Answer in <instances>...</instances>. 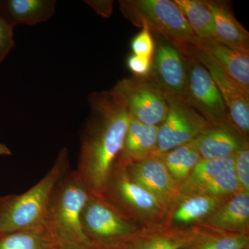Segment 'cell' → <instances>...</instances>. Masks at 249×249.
Here are the masks:
<instances>
[{"label": "cell", "instance_id": "obj_4", "mask_svg": "<svg viewBox=\"0 0 249 249\" xmlns=\"http://www.w3.org/2000/svg\"><path fill=\"white\" fill-rule=\"evenodd\" d=\"M123 16L134 26H145L163 36L177 49L197 42L178 5L170 0H121Z\"/></svg>", "mask_w": 249, "mask_h": 249}, {"label": "cell", "instance_id": "obj_25", "mask_svg": "<svg viewBox=\"0 0 249 249\" xmlns=\"http://www.w3.org/2000/svg\"><path fill=\"white\" fill-rule=\"evenodd\" d=\"M234 156L227 158L199 160L188 178L181 183V194L188 193L193 188L209 181L222 172L233 168Z\"/></svg>", "mask_w": 249, "mask_h": 249}, {"label": "cell", "instance_id": "obj_2", "mask_svg": "<svg viewBox=\"0 0 249 249\" xmlns=\"http://www.w3.org/2000/svg\"><path fill=\"white\" fill-rule=\"evenodd\" d=\"M89 196L76 170L70 168L59 180L44 219L58 249H78L91 243L82 224V213Z\"/></svg>", "mask_w": 249, "mask_h": 249}, {"label": "cell", "instance_id": "obj_13", "mask_svg": "<svg viewBox=\"0 0 249 249\" xmlns=\"http://www.w3.org/2000/svg\"><path fill=\"white\" fill-rule=\"evenodd\" d=\"M229 197L181 194L168 209L164 226L184 229L201 225Z\"/></svg>", "mask_w": 249, "mask_h": 249}, {"label": "cell", "instance_id": "obj_17", "mask_svg": "<svg viewBox=\"0 0 249 249\" xmlns=\"http://www.w3.org/2000/svg\"><path fill=\"white\" fill-rule=\"evenodd\" d=\"M194 45L211 55L223 71L249 94V53L230 48L214 38L198 40Z\"/></svg>", "mask_w": 249, "mask_h": 249}, {"label": "cell", "instance_id": "obj_21", "mask_svg": "<svg viewBox=\"0 0 249 249\" xmlns=\"http://www.w3.org/2000/svg\"><path fill=\"white\" fill-rule=\"evenodd\" d=\"M199 40L215 39L214 21L206 0H175Z\"/></svg>", "mask_w": 249, "mask_h": 249}, {"label": "cell", "instance_id": "obj_29", "mask_svg": "<svg viewBox=\"0 0 249 249\" xmlns=\"http://www.w3.org/2000/svg\"><path fill=\"white\" fill-rule=\"evenodd\" d=\"M14 26L0 15V62L14 47Z\"/></svg>", "mask_w": 249, "mask_h": 249}, {"label": "cell", "instance_id": "obj_14", "mask_svg": "<svg viewBox=\"0 0 249 249\" xmlns=\"http://www.w3.org/2000/svg\"><path fill=\"white\" fill-rule=\"evenodd\" d=\"M201 225L189 229L147 228L124 242L123 249H189L201 235Z\"/></svg>", "mask_w": 249, "mask_h": 249}, {"label": "cell", "instance_id": "obj_12", "mask_svg": "<svg viewBox=\"0 0 249 249\" xmlns=\"http://www.w3.org/2000/svg\"><path fill=\"white\" fill-rule=\"evenodd\" d=\"M150 78L167 96L183 101L186 84V67L184 58L174 45L161 43L155 54Z\"/></svg>", "mask_w": 249, "mask_h": 249}, {"label": "cell", "instance_id": "obj_8", "mask_svg": "<svg viewBox=\"0 0 249 249\" xmlns=\"http://www.w3.org/2000/svg\"><path fill=\"white\" fill-rule=\"evenodd\" d=\"M183 58L186 67L183 101L211 125H231L225 103L209 71L193 59Z\"/></svg>", "mask_w": 249, "mask_h": 249}, {"label": "cell", "instance_id": "obj_30", "mask_svg": "<svg viewBox=\"0 0 249 249\" xmlns=\"http://www.w3.org/2000/svg\"><path fill=\"white\" fill-rule=\"evenodd\" d=\"M153 59L139 56V55H129L127 60V66L129 71L132 72L134 76L139 78H146L150 76L152 71Z\"/></svg>", "mask_w": 249, "mask_h": 249}, {"label": "cell", "instance_id": "obj_7", "mask_svg": "<svg viewBox=\"0 0 249 249\" xmlns=\"http://www.w3.org/2000/svg\"><path fill=\"white\" fill-rule=\"evenodd\" d=\"M186 58L193 59L206 69L222 95L231 125L249 141V94L225 73L211 55L194 45L178 49Z\"/></svg>", "mask_w": 249, "mask_h": 249}, {"label": "cell", "instance_id": "obj_22", "mask_svg": "<svg viewBox=\"0 0 249 249\" xmlns=\"http://www.w3.org/2000/svg\"><path fill=\"white\" fill-rule=\"evenodd\" d=\"M0 249H58L45 225L0 233Z\"/></svg>", "mask_w": 249, "mask_h": 249}, {"label": "cell", "instance_id": "obj_18", "mask_svg": "<svg viewBox=\"0 0 249 249\" xmlns=\"http://www.w3.org/2000/svg\"><path fill=\"white\" fill-rule=\"evenodd\" d=\"M213 18L215 40L230 48L249 53V33L236 19L227 3L206 0Z\"/></svg>", "mask_w": 249, "mask_h": 249}, {"label": "cell", "instance_id": "obj_28", "mask_svg": "<svg viewBox=\"0 0 249 249\" xmlns=\"http://www.w3.org/2000/svg\"><path fill=\"white\" fill-rule=\"evenodd\" d=\"M233 168L241 190L249 193V145L234 156Z\"/></svg>", "mask_w": 249, "mask_h": 249}, {"label": "cell", "instance_id": "obj_19", "mask_svg": "<svg viewBox=\"0 0 249 249\" xmlns=\"http://www.w3.org/2000/svg\"><path fill=\"white\" fill-rule=\"evenodd\" d=\"M201 225L249 235V193L240 191L230 196Z\"/></svg>", "mask_w": 249, "mask_h": 249}, {"label": "cell", "instance_id": "obj_32", "mask_svg": "<svg viewBox=\"0 0 249 249\" xmlns=\"http://www.w3.org/2000/svg\"><path fill=\"white\" fill-rule=\"evenodd\" d=\"M78 249H123L121 246H109L89 243Z\"/></svg>", "mask_w": 249, "mask_h": 249}, {"label": "cell", "instance_id": "obj_11", "mask_svg": "<svg viewBox=\"0 0 249 249\" xmlns=\"http://www.w3.org/2000/svg\"><path fill=\"white\" fill-rule=\"evenodd\" d=\"M124 166L136 183L168 207L181 196V185L170 175L160 156Z\"/></svg>", "mask_w": 249, "mask_h": 249}, {"label": "cell", "instance_id": "obj_1", "mask_svg": "<svg viewBox=\"0 0 249 249\" xmlns=\"http://www.w3.org/2000/svg\"><path fill=\"white\" fill-rule=\"evenodd\" d=\"M88 104L90 112L80 134L76 171L89 195L103 196L122 149L130 115L113 89L91 93Z\"/></svg>", "mask_w": 249, "mask_h": 249}, {"label": "cell", "instance_id": "obj_31", "mask_svg": "<svg viewBox=\"0 0 249 249\" xmlns=\"http://www.w3.org/2000/svg\"><path fill=\"white\" fill-rule=\"evenodd\" d=\"M85 2L101 17L107 18L112 14L114 1L111 0H86Z\"/></svg>", "mask_w": 249, "mask_h": 249}, {"label": "cell", "instance_id": "obj_6", "mask_svg": "<svg viewBox=\"0 0 249 249\" xmlns=\"http://www.w3.org/2000/svg\"><path fill=\"white\" fill-rule=\"evenodd\" d=\"M103 196L127 211L145 227L164 226L169 207L136 183L124 165L115 163Z\"/></svg>", "mask_w": 249, "mask_h": 249}, {"label": "cell", "instance_id": "obj_34", "mask_svg": "<svg viewBox=\"0 0 249 249\" xmlns=\"http://www.w3.org/2000/svg\"><path fill=\"white\" fill-rule=\"evenodd\" d=\"M3 2H4V1H1V0H0V15L1 14V10H2Z\"/></svg>", "mask_w": 249, "mask_h": 249}, {"label": "cell", "instance_id": "obj_10", "mask_svg": "<svg viewBox=\"0 0 249 249\" xmlns=\"http://www.w3.org/2000/svg\"><path fill=\"white\" fill-rule=\"evenodd\" d=\"M165 96L168 110L158 126L157 155L189 143L212 126L181 98Z\"/></svg>", "mask_w": 249, "mask_h": 249}, {"label": "cell", "instance_id": "obj_5", "mask_svg": "<svg viewBox=\"0 0 249 249\" xmlns=\"http://www.w3.org/2000/svg\"><path fill=\"white\" fill-rule=\"evenodd\" d=\"M82 224L90 242L109 246L122 245L147 229L107 198L91 195L82 213Z\"/></svg>", "mask_w": 249, "mask_h": 249}, {"label": "cell", "instance_id": "obj_33", "mask_svg": "<svg viewBox=\"0 0 249 249\" xmlns=\"http://www.w3.org/2000/svg\"><path fill=\"white\" fill-rule=\"evenodd\" d=\"M11 151L9 147L4 144L0 143V156H9L11 155Z\"/></svg>", "mask_w": 249, "mask_h": 249}, {"label": "cell", "instance_id": "obj_3", "mask_svg": "<svg viewBox=\"0 0 249 249\" xmlns=\"http://www.w3.org/2000/svg\"><path fill=\"white\" fill-rule=\"evenodd\" d=\"M70 168L69 151L63 147L52 168L32 188L22 194L0 196V233L26 230L44 224L54 188Z\"/></svg>", "mask_w": 249, "mask_h": 249}, {"label": "cell", "instance_id": "obj_16", "mask_svg": "<svg viewBox=\"0 0 249 249\" xmlns=\"http://www.w3.org/2000/svg\"><path fill=\"white\" fill-rule=\"evenodd\" d=\"M158 126L147 125L130 116L122 149L116 163L127 165L157 155Z\"/></svg>", "mask_w": 249, "mask_h": 249}, {"label": "cell", "instance_id": "obj_24", "mask_svg": "<svg viewBox=\"0 0 249 249\" xmlns=\"http://www.w3.org/2000/svg\"><path fill=\"white\" fill-rule=\"evenodd\" d=\"M249 248V235L232 233L201 225V235L189 249H245Z\"/></svg>", "mask_w": 249, "mask_h": 249}, {"label": "cell", "instance_id": "obj_26", "mask_svg": "<svg viewBox=\"0 0 249 249\" xmlns=\"http://www.w3.org/2000/svg\"><path fill=\"white\" fill-rule=\"evenodd\" d=\"M242 191L234 168H230L193 188L185 194L204 195V196L229 197Z\"/></svg>", "mask_w": 249, "mask_h": 249}, {"label": "cell", "instance_id": "obj_9", "mask_svg": "<svg viewBox=\"0 0 249 249\" xmlns=\"http://www.w3.org/2000/svg\"><path fill=\"white\" fill-rule=\"evenodd\" d=\"M124 100L129 115L147 125L159 126L167 115L164 93L150 78L131 77L119 80L112 88Z\"/></svg>", "mask_w": 249, "mask_h": 249}, {"label": "cell", "instance_id": "obj_20", "mask_svg": "<svg viewBox=\"0 0 249 249\" xmlns=\"http://www.w3.org/2000/svg\"><path fill=\"white\" fill-rule=\"evenodd\" d=\"M55 0H5L1 16L14 27L45 22L55 12Z\"/></svg>", "mask_w": 249, "mask_h": 249}, {"label": "cell", "instance_id": "obj_27", "mask_svg": "<svg viewBox=\"0 0 249 249\" xmlns=\"http://www.w3.org/2000/svg\"><path fill=\"white\" fill-rule=\"evenodd\" d=\"M142 28V31L131 42L132 52L134 55L153 59L155 47L151 31L145 26Z\"/></svg>", "mask_w": 249, "mask_h": 249}, {"label": "cell", "instance_id": "obj_23", "mask_svg": "<svg viewBox=\"0 0 249 249\" xmlns=\"http://www.w3.org/2000/svg\"><path fill=\"white\" fill-rule=\"evenodd\" d=\"M159 156L170 175L180 185L202 160L191 142Z\"/></svg>", "mask_w": 249, "mask_h": 249}, {"label": "cell", "instance_id": "obj_15", "mask_svg": "<svg viewBox=\"0 0 249 249\" xmlns=\"http://www.w3.org/2000/svg\"><path fill=\"white\" fill-rule=\"evenodd\" d=\"M202 160L232 157L248 146L249 141L232 126H211L191 142Z\"/></svg>", "mask_w": 249, "mask_h": 249}, {"label": "cell", "instance_id": "obj_35", "mask_svg": "<svg viewBox=\"0 0 249 249\" xmlns=\"http://www.w3.org/2000/svg\"><path fill=\"white\" fill-rule=\"evenodd\" d=\"M245 249H249V248Z\"/></svg>", "mask_w": 249, "mask_h": 249}]
</instances>
